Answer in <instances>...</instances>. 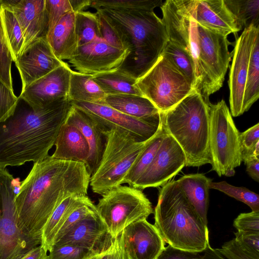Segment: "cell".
<instances>
[{"instance_id": "277c9868", "label": "cell", "mask_w": 259, "mask_h": 259, "mask_svg": "<svg viewBox=\"0 0 259 259\" xmlns=\"http://www.w3.org/2000/svg\"><path fill=\"white\" fill-rule=\"evenodd\" d=\"M154 226L165 242L188 251H201L209 243L206 224L187 199L177 181L163 185L154 209Z\"/></svg>"}, {"instance_id": "30bf717a", "label": "cell", "mask_w": 259, "mask_h": 259, "mask_svg": "<svg viewBox=\"0 0 259 259\" xmlns=\"http://www.w3.org/2000/svg\"><path fill=\"white\" fill-rule=\"evenodd\" d=\"M13 181L7 169L0 168V259H20L40 244L18 227Z\"/></svg>"}, {"instance_id": "d4e9b609", "label": "cell", "mask_w": 259, "mask_h": 259, "mask_svg": "<svg viewBox=\"0 0 259 259\" xmlns=\"http://www.w3.org/2000/svg\"><path fill=\"white\" fill-rule=\"evenodd\" d=\"M75 17L74 12L66 14L47 35V40L54 54L62 61L69 60L78 47Z\"/></svg>"}, {"instance_id": "1f68e13d", "label": "cell", "mask_w": 259, "mask_h": 259, "mask_svg": "<svg viewBox=\"0 0 259 259\" xmlns=\"http://www.w3.org/2000/svg\"><path fill=\"white\" fill-rule=\"evenodd\" d=\"M259 97V31L254 36L248 63L243 102V112L247 111Z\"/></svg>"}, {"instance_id": "9a60e30c", "label": "cell", "mask_w": 259, "mask_h": 259, "mask_svg": "<svg viewBox=\"0 0 259 259\" xmlns=\"http://www.w3.org/2000/svg\"><path fill=\"white\" fill-rule=\"evenodd\" d=\"M128 54L100 38L79 46L68 61L76 71L94 75L116 71Z\"/></svg>"}, {"instance_id": "52a82bcc", "label": "cell", "mask_w": 259, "mask_h": 259, "mask_svg": "<svg viewBox=\"0 0 259 259\" xmlns=\"http://www.w3.org/2000/svg\"><path fill=\"white\" fill-rule=\"evenodd\" d=\"M209 145L211 170L219 176L232 177L242 162L239 148V132L229 108L222 100L209 104Z\"/></svg>"}, {"instance_id": "4dcf8cb0", "label": "cell", "mask_w": 259, "mask_h": 259, "mask_svg": "<svg viewBox=\"0 0 259 259\" xmlns=\"http://www.w3.org/2000/svg\"><path fill=\"white\" fill-rule=\"evenodd\" d=\"M166 132L161 123L156 133L152 137L139 155L124 177L122 184L133 187L152 162Z\"/></svg>"}, {"instance_id": "4fadbf2b", "label": "cell", "mask_w": 259, "mask_h": 259, "mask_svg": "<svg viewBox=\"0 0 259 259\" xmlns=\"http://www.w3.org/2000/svg\"><path fill=\"white\" fill-rule=\"evenodd\" d=\"M72 105L89 114L104 131L118 128L125 131L138 142L151 138L158 130L161 123L160 112L149 118L138 119L106 105L83 102H72Z\"/></svg>"}, {"instance_id": "484cf974", "label": "cell", "mask_w": 259, "mask_h": 259, "mask_svg": "<svg viewBox=\"0 0 259 259\" xmlns=\"http://www.w3.org/2000/svg\"><path fill=\"white\" fill-rule=\"evenodd\" d=\"M177 181L195 211L207 225L209 184L212 180L197 173L184 175Z\"/></svg>"}, {"instance_id": "f35d334b", "label": "cell", "mask_w": 259, "mask_h": 259, "mask_svg": "<svg viewBox=\"0 0 259 259\" xmlns=\"http://www.w3.org/2000/svg\"><path fill=\"white\" fill-rule=\"evenodd\" d=\"M156 259H225L218 249L212 248L209 243L201 251H188L165 247Z\"/></svg>"}, {"instance_id": "603a6c76", "label": "cell", "mask_w": 259, "mask_h": 259, "mask_svg": "<svg viewBox=\"0 0 259 259\" xmlns=\"http://www.w3.org/2000/svg\"><path fill=\"white\" fill-rule=\"evenodd\" d=\"M193 17L200 26L224 36L240 31L224 0H196Z\"/></svg>"}, {"instance_id": "74e56055", "label": "cell", "mask_w": 259, "mask_h": 259, "mask_svg": "<svg viewBox=\"0 0 259 259\" xmlns=\"http://www.w3.org/2000/svg\"><path fill=\"white\" fill-rule=\"evenodd\" d=\"M209 189H216L249 206L252 211L259 212V195L246 188L232 186L225 181L210 182Z\"/></svg>"}, {"instance_id": "5bb4252c", "label": "cell", "mask_w": 259, "mask_h": 259, "mask_svg": "<svg viewBox=\"0 0 259 259\" xmlns=\"http://www.w3.org/2000/svg\"><path fill=\"white\" fill-rule=\"evenodd\" d=\"M185 164L186 157L183 150L166 133L152 162L133 187L142 190L162 186L177 175Z\"/></svg>"}, {"instance_id": "ac0fdd59", "label": "cell", "mask_w": 259, "mask_h": 259, "mask_svg": "<svg viewBox=\"0 0 259 259\" xmlns=\"http://www.w3.org/2000/svg\"><path fill=\"white\" fill-rule=\"evenodd\" d=\"M114 240L97 212L74 224L53 245L76 246L97 254L108 249Z\"/></svg>"}, {"instance_id": "f5cc1de1", "label": "cell", "mask_w": 259, "mask_h": 259, "mask_svg": "<svg viewBox=\"0 0 259 259\" xmlns=\"http://www.w3.org/2000/svg\"><path fill=\"white\" fill-rule=\"evenodd\" d=\"M73 11L75 13L83 11L84 9L90 7L92 0H70Z\"/></svg>"}, {"instance_id": "816d5d0a", "label": "cell", "mask_w": 259, "mask_h": 259, "mask_svg": "<svg viewBox=\"0 0 259 259\" xmlns=\"http://www.w3.org/2000/svg\"><path fill=\"white\" fill-rule=\"evenodd\" d=\"M47 252L45 247L40 244L31 249L20 259H48Z\"/></svg>"}, {"instance_id": "b9f144b4", "label": "cell", "mask_w": 259, "mask_h": 259, "mask_svg": "<svg viewBox=\"0 0 259 259\" xmlns=\"http://www.w3.org/2000/svg\"><path fill=\"white\" fill-rule=\"evenodd\" d=\"M218 251L228 259H259V252L248 246L235 238L226 242Z\"/></svg>"}, {"instance_id": "6da1fadb", "label": "cell", "mask_w": 259, "mask_h": 259, "mask_svg": "<svg viewBox=\"0 0 259 259\" xmlns=\"http://www.w3.org/2000/svg\"><path fill=\"white\" fill-rule=\"evenodd\" d=\"M90 178L83 162L48 156L33 163L15 198L21 232L41 244L42 229L53 211L69 196L87 195Z\"/></svg>"}, {"instance_id": "2e32d148", "label": "cell", "mask_w": 259, "mask_h": 259, "mask_svg": "<svg viewBox=\"0 0 259 259\" xmlns=\"http://www.w3.org/2000/svg\"><path fill=\"white\" fill-rule=\"evenodd\" d=\"M259 27L251 25L243 29L237 39L233 52L229 87V102L232 116L243 113V102L251 50L254 36Z\"/></svg>"}, {"instance_id": "7dc6e473", "label": "cell", "mask_w": 259, "mask_h": 259, "mask_svg": "<svg viewBox=\"0 0 259 259\" xmlns=\"http://www.w3.org/2000/svg\"><path fill=\"white\" fill-rule=\"evenodd\" d=\"M237 231L259 234V212L240 213L234 221Z\"/></svg>"}, {"instance_id": "8fae6325", "label": "cell", "mask_w": 259, "mask_h": 259, "mask_svg": "<svg viewBox=\"0 0 259 259\" xmlns=\"http://www.w3.org/2000/svg\"><path fill=\"white\" fill-rule=\"evenodd\" d=\"M196 0H167L160 7L168 41L178 46L192 58L200 93L199 42L197 23L193 17Z\"/></svg>"}, {"instance_id": "d590c367", "label": "cell", "mask_w": 259, "mask_h": 259, "mask_svg": "<svg viewBox=\"0 0 259 259\" xmlns=\"http://www.w3.org/2000/svg\"><path fill=\"white\" fill-rule=\"evenodd\" d=\"M75 28L78 47L102 38L97 13L84 11L75 13Z\"/></svg>"}, {"instance_id": "cb8c5ba5", "label": "cell", "mask_w": 259, "mask_h": 259, "mask_svg": "<svg viewBox=\"0 0 259 259\" xmlns=\"http://www.w3.org/2000/svg\"><path fill=\"white\" fill-rule=\"evenodd\" d=\"M51 155L60 160L87 163L90 153L88 143L81 132L65 122L61 127Z\"/></svg>"}, {"instance_id": "4316f807", "label": "cell", "mask_w": 259, "mask_h": 259, "mask_svg": "<svg viewBox=\"0 0 259 259\" xmlns=\"http://www.w3.org/2000/svg\"><path fill=\"white\" fill-rule=\"evenodd\" d=\"M104 105L138 119L149 118L160 112L149 100L142 96L108 95L105 97Z\"/></svg>"}, {"instance_id": "f6af8a7d", "label": "cell", "mask_w": 259, "mask_h": 259, "mask_svg": "<svg viewBox=\"0 0 259 259\" xmlns=\"http://www.w3.org/2000/svg\"><path fill=\"white\" fill-rule=\"evenodd\" d=\"M45 5L48 19V34L63 16L74 12L70 0H45Z\"/></svg>"}, {"instance_id": "836d02e7", "label": "cell", "mask_w": 259, "mask_h": 259, "mask_svg": "<svg viewBox=\"0 0 259 259\" xmlns=\"http://www.w3.org/2000/svg\"><path fill=\"white\" fill-rule=\"evenodd\" d=\"M161 56L167 59L198 90V84L193 60L183 49L167 41Z\"/></svg>"}, {"instance_id": "8992f818", "label": "cell", "mask_w": 259, "mask_h": 259, "mask_svg": "<svg viewBox=\"0 0 259 259\" xmlns=\"http://www.w3.org/2000/svg\"><path fill=\"white\" fill-rule=\"evenodd\" d=\"M105 134L106 147L90 182L93 192L101 195L122 184L128 170L152 138L138 142L128 133L118 128L106 130Z\"/></svg>"}, {"instance_id": "60d3db41", "label": "cell", "mask_w": 259, "mask_h": 259, "mask_svg": "<svg viewBox=\"0 0 259 259\" xmlns=\"http://www.w3.org/2000/svg\"><path fill=\"white\" fill-rule=\"evenodd\" d=\"M97 212L96 205L88 197L83 202L75 208L68 216L58 231L53 244L78 221L91 214Z\"/></svg>"}, {"instance_id": "ab89813d", "label": "cell", "mask_w": 259, "mask_h": 259, "mask_svg": "<svg viewBox=\"0 0 259 259\" xmlns=\"http://www.w3.org/2000/svg\"><path fill=\"white\" fill-rule=\"evenodd\" d=\"M13 59L8 46L0 17V80L13 90L11 66Z\"/></svg>"}, {"instance_id": "7bdbcfd3", "label": "cell", "mask_w": 259, "mask_h": 259, "mask_svg": "<svg viewBox=\"0 0 259 259\" xmlns=\"http://www.w3.org/2000/svg\"><path fill=\"white\" fill-rule=\"evenodd\" d=\"M239 140L242 161L254 157V152L259 145V123L242 133H239Z\"/></svg>"}, {"instance_id": "83f0119b", "label": "cell", "mask_w": 259, "mask_h": 259, "mask_svg": "<svg viewBox=\"0 0 259 259\" xmlns=\"http://www.w3.org/2000/svg\"><path fill=\"white\" fill-rule=\"evenodd\" d=\"M88 195H72L64 199L56 207L45 225L41 233V244L49 251L60 228L71 211L83 202Z\"/></svg>"}, {"instance_id": "7402d4cb", "label": "cell", "mask_w": 259, "mask_h": 259, "mask_svg": "<svg viewBox=\"0 0 259 259\" xmlns=\"http://www.w3.org/2000/svg\"><path fill=\"white\" fill-rule=\"evenodd\" d=\"M65 122L77 127L88 143L90 153L85 165L91 176L97 169L106 147L105 132L89 114L73 105Z\"/></svg>"}, {"instance_id": "e575fe53", "label": "cell", "mask_w": 259, "mask_h": 259, "mask_svg": "<svg viewBox=\"0 0 259 259\" xmlns=\"http://www.w3.org/2000/svg\"><path fill=\"white\" fill-rule=\"evenodd\" d=\"M239 30L251 25L259 27V0H224Z\"/></svg>"}, {"instance_id": "f546056e", "label": "cell", "mask_w": 259, "mask_h": 259, "mask_svg": "<svg viewBox=\"0 0 259 259\" xmlns=\"http://www.w3.org/2000/svg\"><path fill=\"white\" fill-rule=\"evenodd\" d=\"M93 80L106 96L134 95L143 96L137 84V80L117 71L93 75Z\"/></svg>"}, {"instance_id": "ee69618b", "label": "cell", "mask_w": 259, "mask_h": 259, "mask_svg": "<svg viewBox=\"0 0 259 259\" xmlns=\"http://www.w3.org/2000/svg\"><path fill=\"white\" fill-rule=\"evenodd\" d=\"M83 247L69 245H53L49 251L48 259H87L96 254Z\"/></svg>"}, {"instance_id": "44dd1931", "label": "cell", "mask_w": 259, "mask_h": 259, "mask_svg": "<svg viewBox=\"0 0 259 259\" xmlns=\"http://www.w3.org/2000/svg\"><path fill=\"white\" fill-rule=\"evenodd\" d=\"M0 5L12 12L20 26L24 39L22 52L36 40L47 37L45 0H0Z\"/></svg>"}, {"instance_id": "ba28073f", "label": "cell", "mask_w": 259, "mask_h": 259, "mask_svg": "<svg viewBox=\"0 0 259 259\" xmlns=\"http://www.w3.org/2000/svg\"><path fill=\"white\" fill-rule=\"evenodd\" d=\"M102 196L96 208L114 239L127 226L146 220L153 212L151 202L142 190L130 186H116Z\"/></svg>"}, {"instance_id": "7c38bea8", "label": "cell", "mask_w": 259, "mask_h": 259, "mask_svg": "<svg viewBox=\"0 0 259 259\" xmlns=\"http://www.w3.org/2000/svg\"><path fill=\"white\" fill-rule=\"evenodd\" d=\"M197 27L199 42L200 93L205 99L209 100V96L223 86L232 56L228 49L231 43L227 36L198 23Z\"/></svg>"}, {"instance_id": "d6986e66", "label": "cell", "mask_w": 259, "mask_h": 259, "mask_svg": "<svg viewBox=\"0 0 259 259\" xmlns=\"http://www.w3.org/2000/svg\"><path fill=\"white\" fill-rule=\"evenodd\" d=\"M72 70L67 63L34 81L21 93L19 98L33 108H38L68 97Z\"/></svg>"}, {"instance_id": "9c48e42d", "label": "cell", "mask_w": 259, "mask_h": 259, "mask_svg": "<svg viewBox=\"0 0 259 259\" xmlns=\"http://www.w3.org/2000/svg\"><path fill=\"white\" fill-rule=\"evenodd\" d=\"M136 84L143 96L149 100L160 112L171 109L194 90L189 81L161 55L137 80Z\"/></svg>"}, {"instance_id": "c3c4849f", "label": "cell", "mask_w": 259, "mask_h": 259, "mask_svg": "<svg viewBox=\"0 0 259 259\" xmlns=\"http://www.w3.org/2000/svg\"><path fill=\"white\" fill-rule=\"evenodd\" d=\"M96 13L99 17L102 38L117 48L125 50L112 26L102 15Z\"/></svg>"}, {"instance_id": "ffe728a7", "label": "cell", "mask_w": 259, "mask_h": 259, "mask_svg": "<svg viewBox=\"0 0 259 259\" xmlns=\"http://www.w3.org/2000/svg\"><path fill=\"white\" fill-rule=\"evenodd\" d=\"M64 63L55 55L47 37L36 40L15 62L21 78L22 91Z\"/></svg>"}, {"instance_id": "e0dca14e", "label": "cell", "mask_w": 259, "mask_h": 259, "mask_svg": "<svg viewBox=\"0 0 259 259\" xmlns=\"http://www.w3.org/2000/svg\"><path fill=\"white\" fill-rule=\"evenodd\" d=\"M124 259H156L165 241L147 220L132 223L119 236Z\"/></svg>"}, {"instance_id": "8d00e7d4", "label": "cell", "mask_w": 259, "mask_h": 259, "mask_svg": "<svg viewBox=\"0 0 259 259\" xmlns=\"http://www.w3.org/2000/svg\"><path fill=\"white\" fill-rule=\"evenodd\" d=\"M162 4L161 0H94L90 7L95 9L154 11Z\"/></svg>"}, {"instance_id": "5b68a950", "label": "cell", "mask_w": 259, "mask_h": 259, "mask_svg": "<svg viewBox=\"0 0 259 259\" xmlns=\"http://www.w3.org/2000/svg\"><path fill=\"white\" fill-rule=\"evenodd\" d=\"M209 102L194 90L171 109L160 112L167 134L178 143L186 166L211 163L209 151Z\"/></svg>"}, {"instance_id": "681fc988", "label": "cell", "mask_w": 259, "mask_h": 259, "mask_svg": "<svg viewBox=\"0 0 259 259\" xmlns=\"http://www.w3.org/2000/svg\"><path fill=\"white\" fill-rule=\"evenodd\" d=\"M87 259H124L119 236L115 239L113 243L108 249Z\"/></svg>"}, {"instance_id": "7a4b0ae2", "label": "cell", "mask_w": 259, "mask_h": 259, "mask_svg": "<svg viewBox=\"0 0 259 259\" xmlns=\"http://www.w3.org/2000/svg\"><path fill=\"white\" fill-rule=\"evenodd\" d=\"M72 106L67 97L33 108L18 97L13 113L0 122V168L49 156Z\"/></svg>"}, {"instance_id": "d6a6232c", "label": "cell", "mask_w": 259, "mask_h": 259, "mask_svg": "<svg viewBox=\"0 0 259 259\" xmlns=\"http://www.w3.org/2000/svg\"><path fill=\"white\" fill-rule=\"evenodd\" d=\"M0 17L4 35L13 61L15 62L21 54L24 47V39L22 31L12 12L1 5Z\"/></svg>"}, {"instance_id": "f907efd6", "label": "cell", "mask_w": 259, "mask_h": 259, "mask_svg": "<svg viewBox=\"0 0 259 259\" xmlns=\"http://www.w3.org/2000/svg\"><path fill=\"white\" fill-rule=\"evenodd\" d=\"M246 165V171L254 181H259V158L251 157L244 161Z\"/></svg>"}, {"instance_id": "bcb514c9", "label": "cell", "mask_w": 259, "mask_h": 259, "mask_svg": "<svg viewBox=\"0 0 259 259\" xmlns=\"http://www.w3.org/2000/svg\"><path fill=\"white\" fill-rule=\"evenodd\" d=\"M18 97L0 80V122L11 115L17 106Z\"/></svg>"}, {"instance_id": "f1b7e54d", "label": "cell", "mask_w": 259, "mask_h": 259, "mask_svg": "<svg viewBox=\"0 0 259 259\" xmlns=\"http://www.w3.org/2000/svg\"><path fill=\"white\" fill-rule=\"evenodd\" d=\"M92 76V74L72 71L68 95L72 102L104 104L106 95L93 80Z\"/></svg>"}, {"instance_id": "3957f363", "label": "cell", "mask_w": 259, "mask_h": 259, "mask_svg": "<svg viewBox=\"0 0 259 259\" xmlns=\"http://www.w3.org/2000/svg\"><path fill=\"white\" fill-rule=\"evenodd\" d=\"M114 29L128 54L116 70L137 80L157 62L168 41L154 11L97 9Z\"/></svg>"}]
</instances>
